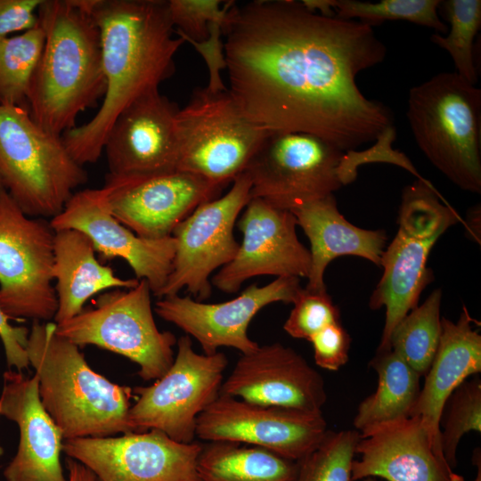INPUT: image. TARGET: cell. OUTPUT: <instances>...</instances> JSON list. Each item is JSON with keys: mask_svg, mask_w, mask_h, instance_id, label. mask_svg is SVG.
Returning a JSON list of instances; mask_svg holds the SVG:
<instances>
[{"mask_svg": "<svg viewBox=\"0 0 481 481\" xmlns=\"http://www.w3.org/2000/svg\"><path fill=\"white\" fill-rule=\"evenodd\" d=\"M222 34L228 90L252 122L310 134L344 151L394 127L392 110L356 84L387 55L371 26L313 12L301 1L258 0L233 2Z\"/></svg>", "mask_w": 481, "mask_h": 481, "instance_id": "1", "label": "cell"}, {"mask_svg": "<svg viewBox=\"0 0 481 481\" xmlns=\"http://www.w3.org/2000/svg\"><path fill=\"white\" fill-rule=\"evenodd\" d=\"M90 12L100 31L106 90L96 114L61 135L82 166L99 159L118 116L174 74L184 43L174 37L167 1L91 0Z\"/></svg>", "mask_w": 481, "mask_h": 481, "instance_id": "2", "label": "cell"}, {"mask_svg": "<svg viewBox=\"0 0 481 481\" xmlns=\"http://www.w3.org/2000/svg\"><path fill=\"white\" fill-rule=\"evenodd\" d=\"M91 0H43L37 10L45 45L28 94L31 118L61 136L75 127L79 113L104 96L98 26Z\"/></svg>", "mask_w": 481, "mask_h": 481, "instance_id": "3", "label": "cell"}, {"mask_svg": "<svg viewBox=\"0 0 481 481\" xmlns=\"http://www.w3.org/2000/svg\"><path fill=\"white\" fill-rule=\"evenodd\" d=\"M26 350L41 402L64 440L134 432L133 388L94 371L79 347L58 335L55 322H33Z\"/></svg>", "mask_w": 481, "mask_h": 481, "instance_id": "4", "label": "cell"}, {"mask_svg": "<svg viewBox=\"0 0 481 481\" xmlns=\"http://www.w3.org/2000/svg\"><path fill=\"white\" fill-rule=\"evenodd\" d=\"M427 159L460 189L481 192V90L443 72L411 88L406 112Z\"/></svg>", "mask_w": 481, "mask_h": 481, "instance_id": "5", "label": "cell"}, {"mask_svg": "<svg viewBox=\"0 0 481 481\" xmlns=\"http://www.w3.org/2000/svg\"><path fill=\"white\" fill-rule=\"evenodd\" d=\"M0 176L30 217L53 218L88 175L62 137L45 131L23 107L0 105Z\"/></svg>", "mask_w": 481, "mask_h": 481, "instance_id": "6", "label": "cell"}, {"mask_svg": "<svg viewBox=\"0 0 481 481\" xmlns=\"http://www.w3.org/2000/svg\"><path fill=\"white\" fill-rule=\"evenodd\" d=\"M458 213L424 188L403 192L398 230L380 260L382 276L371 293L369 306L385 307V323L377 352L390 350L389 338L395 325L418 306L424 289L434 276L428 258L438 239L455 224Z\"/></svg>", "mask_w": 481, "mask_h": 481, "instance_id": "7", "label": "cell"}, {"mask_svg": "<svg viewBox=\"0 0 481 481\" xmlns=\"http://www.w3.org/2000/svg\"><path fill=\"white\" fill-rule=\"evenodd\" d=\"M270 133L244 116L227 88L198 87L175 116L176 169L224 188Z\"/></svg>", "mask_w": 481, "mask_h": 481, "instance_id": "8", "label": "cell"}, {"mask_svg": "<svg viewBox=\"0 0 481 481\" xmlns=\"http://www.w3.org/2000/svg\"><path fill=\"white\" fill-rule=\"evenodd\" d=\"M151 289L145 280L132 289H112L94 299V306L56 323V332L78 347L88 345L120 355L139 366L145 381L161 378L174 362L177 339L155 322Z\"/></svg>", "mask_w": 481, "mask_h": 481, "instance_id": "9", "label": "cell"}, {"mask_svg": "<svg viewBox=\"0 0 481 481\" xmlns=\"http://www.w3.org/2000/svg\"><path fill=\"white\" fill-rule=\"evenodd\" d=\"M54 231L25 215L5 191L0 196V306L10 319H54Z\"/></svg>", "mask_w": 481, "mask_h": 481, "instance_id": "10", "label": "cell"}, {"mask_svg": "<svg viewBox=\"0 0 481 481\" xmlns=\"http://www.w3.org/2000/svg\"><path fill=\"white\" fill-rule=\"evenodd\" d=\"M346 151L315 135L272 132L249 161L250 198L285 210L333 194L346 185Z\"/></svg>", "mask_w": 481, "mask_h": 481, "instance_id": "11", "label": "cell"}, {"mask_svg": "<svg viewBox=\"0 0 481 481\" xmlns=\"http://www.w3.org/2000/svg\"><path fill=\"white\" fill-rule=\"evenodd\" d=\"M172 365L148 387H136L128 414L134 432L157 429L184 444L194 441L199 415L220 394L228 364L222 352L200 355L188 335L177 339Z\"/></svg>", "mask_w": 481, "mask_h": 481, "instance_id": "12", "label": "cell"}, {"mask_svg": "<svg viewBox=\"0 0 481 481\" xmlns=\"http://www.w3.org/2000/svg\"><path fill=\"white\" fill-rule=\"evenodd\" d=\"M232 182L224 196L202 203L175 228L172 270L158 298L178 295L183 288L197 301L210 297L211 273L230 263L239 250L233 228L251 199V180L246 172Z\"/></svg>", "mask_w": 481, "mask_h": 481, "instance_id": "13", "label": "cell"}, {"mask_svg": "<svg viewBox=\"0 0 481 481\" xmlns=\"http://www.w3.org/2000/svg\"><path fill=\"white\" fill-rule=\"evenodd\" d=\"M322 412L268 406L221 395L197 418L196 436L261 447L298 461L322 440Z\"/></svg>", "mask_w": 481, "mask_h": 481, "instance_id": "14", "label": "cell"}, {"mask_svg": "<svg viewBox=\"0 0 481 481\" xmlns=\"http://www.w3.org/2000/svg\"><path fill=\"white\" fill-rule=\"evenodd\" d=\"M202 444L179 443L151 429L119 436L65 439L62 452L87 467L97 481H200Z\"/></svg>", "mask_w": 481, "mask_h": 481, "instance_id": "15", "label": "cell"}, {"mask_svg": "<svg viewBox=\"0 0 481 481\" xmlns=\"http://www.w3.org/2000/svg\"><path fill=\"white\" fill-rule=\"evenodd\" d=\"M112 216L137 236L159 240L223 189L203 177L180 170L115 175L102 186Z\"/></svg>", "mask_w": 481, "mask_h": 481, "instance_id": "16", "label": "cell"}, {"mask_svg": "<svg viewBox=\"0 0 481 481\" xmlns=\"http://www.w3.org/2000/svg\"><path fill=\"white\" fill-rule=\"evenodd\" d=\"M300 289L299 278L277 277L265 286L253 283L225 302L208 304L175 295L161 298L154 310L160 318L194 338L205 355H214L221 346L249 354L259 346L248 335L254 316L275 302L292 304Z\"/></svg>", "mask_w": 481, "mask_h": 481, "instance_id": "17", "label": "cell"}, {"mask_svg": "<svg viewBox=\"0 0 481 481\" xmlns=\"http://www.w3.org/2000/svg\"><path fill=\"white\" fill-rule=\"evenodd\" d=\"M297 219L289 210L259 198L250 199L238 222L243 240L234 258L210 282L224 293L237 292L255 276L307 278L311 255L298 240Z\"/></svg>", "mask_w": 481, "mask_h": 481, "instance_id": "18", "label": "cell"}, {"mask_svg": "<svg viewBox=\"0 0 481 481\" xmlns=\"http://www.w3.org/2000/svg\"><path fill=\"white\" fill-rule=\"evenodd\" d=\"M50 224L53 231L82 232L104 260L116 257L125 260L135 279L145 280L156 297L171 273L175 239L169 236L150 240L137 236L112 216L102 187L75 192L62 211L50 220Z\"/></svg>", "mask_w": 481, "mask_h": 481, "instance_id": "19", "label": "cell"}, {"mask_svg": "<svg viewBox=\"0 0 481 481\" xmlns=\"http://www.w3.org/2000/svg\"><path fill=\"white\" fill-rule=\"evenodd\" d=\"M220 394L307 412H322L327 400L322 375L300 354L279 342L241 354Z\"/></svg>", "mask_w": 481, "mask_h": 481, "instance_id": "20", "label": "cell"}, {"mask_svg": "<svg viewBox=\"0 0 481 481\" xmlns=\"http://www.w3.org/2000/svg\"><path fill=\"white\" fill-rule=\"evenodd\" d=\"M178 110L159 89L129 104L112 124L105 141L109 174L131 175L177 170Z\"/></svg>", "mask_w": 481, "mask_h": 481, "instance_id": "21", "label": "cell"}, {"mask_svg": "<svg viewBox=\"0 0 481 481\" xmlns=\"http://www.w3.org/2000/svg\"><path fill=\"white\" fill-rule=\"evenodd\" d=\"M360 433L352 464V481H446L453 472L436 450L420 419L411 416L368 428Z\"/></svg>", "mask_w": 481, "mask_h": 481, "instance_id": "22", "label": "cell"}, {"mask_svg": "<svg viewBox=\"0 0 481 481\" xmlns=\"http://www.w3.org/2000/svg\"><path fill=\"white\" fill-rule=\"evenodd\" d=\"M0 417L14 421L20 431L17 452L4 470L5 481H67L61 462L64 438L41 402L36 374L4 373Z\"/></svg>", "mask_w": 481, "mask_h": 481, "instance_id": "23", "label": "cell"}, {"mask_svg": "<svg viewBox=\"0 0 481 481\" xmlns=\"http://www.w3.org/2000/svg\"><path fill=\"white\" fill-rule=\"evenodd\" d=\"M477 323L465 306L456 322L441 318L439 345L411 415L420 419L442 457L439 420L444 404L456 387L481 371V335L474 328Z\"/></svg>", "mask_w": 481, "mask_h": 481, "instance_id": "24", "label": "cell"}, {"mask_svg": "<svg viewBox=\"0 0 481 481\" xmlns=\"http://www.w3.org/2000/svg\"><path fill=\"white\" fill-rule=\"evenodd\" d=\"M290 212L310 242L311 269L306 289L326 290L324 272L341 256L359 257L380 266L387 235L384 230L360 228L339 212L334 194L310 201Z\"/></svg>", "mask_w": 481, "mask_h": 481, "instance_id": "25", "label": "cell"}, {"mask_svg": "<svg viewBox=\"0 0 481 481\" xmlns=\"http://www.w3.org/2000/svg\"><path fill=\"white\" fill-rule=\"evenodd\" d=\"M53 275L58 308L54 322L78 314L88 299L112 289H132L139 280L122 279L100 263L91 240L75 229L54 231Z\"/></svg>", "mask_w": 481, "mask_h": 481, "instance_id": "26", "label": "cell"}, {"mask_svg": "<svg viewBox=\"0 0 481 481\" xmlns=\"http://www.w3.org/2000/svg\"><path fill=\"white\" fill-rule=\"evenodd\" d=\"M197 471L200 481H296L298 461L257 446L212 441L202 444Z\"/></svg>", "mask_w": 481, "mask_h": 481, "instance_id": "27", "label": "cell"}, {"mask_svg": "<svg viewBox=\"0 0 481 481\" xmlns=\"http://www.w3.org/2000/svg\"><path fill=\"white\" fill-rule=\"evenodd\" d=\"M370 365L377 372L378 386L357 408L354 426L358 432L411 417L421 387L420 376L391 349L377 352Z\"/></svg>", "mask_w": 481, "mask_h": 481, "instance_id": "28", "label": "cell"}, {"mask_svg": "<svg viewBox=\"0 0 481 481\" xmlns=\"http://www.w3.org/2000/svg\"><path fill=\"white\" fill-rule=\"evenodd\" d=\"M442 289H436L410 311L394 328L389 348L420 377L428 372L436 355L441 332Z\"/></svg>", "mask_w": 481, "mask_h": 481, "instance_id": "29", "label": "cell"}, {"mask_svg": "<svg viewBox=\"0 0 481 481\" xmlns=\"http://www.w3.org/2000/svg\"><path fill=\"white\" fill-rule=\"evenodd\" d=\"M44 45L39 23L20 35L0 37V105L28 109L30 82Z\"/></svg>", "mask_w": 481, "mask_h": 481, "instance_id": "30", "label": "cell"}, {"mask_svg": "<svg viewBox=\"0 0 481 481\" xmlns=\"http://www.w3.org/2000/svg\"><path fill=\"white\" fill-rule=\"evenodd\" d=\"M444 14L450 23L449 33H434L430 40L451 55L455 73L475 86L478 79L475 59L474 40L481 27L480 0L442 1Z\"/></svg>", "mask_w": 481, "mask_h": 481, "instance_id": "31", "label": "cell"}, {"mask_svg": "<svg viewBox=\"0 0 481 481\" xmlns=\"http://www.w3.org/2000/svg\"><path fill=\"white\" fill-rule=\"evenodd\" d=\"M439 0H382L376 3L358 0H330L335 16L358 19L370 26L387 20H405L446 33L448 27L440 20Z\"/></svg>", "mask_w": 481, "mask_h": 481, "instance_id": "32", "label": "cell"}, {"mask_svg": "<svg viewBox=\"0 0 481 481\" xmlns=\"http://www.w3.org/2000/svg\"><path fill=\"white\" fill-rule=\"evenodd\" d=\"M440 445L444 458L452 469L457 466V449L461 437L481 432V381L475 376L466 379L451 394L439 420Z\"/></svg>", "mask_w": 481, "mask_h": 481, "instance_id": "33", "label": "cell"}, {"mask_svg": "<svg viewBox=\"0 0 481 481\" xmlns=\"http://www.w3.org/2000/svg\"><path fill=\"white\" fill-rule=\"evenodd\" d=\"M359 439L356 430H328L321 443L298 461L296 481H352V464Z\"/></svg>", "mask_w": 481, "mask_h": 481, "instance_id": "34", "label": "cell"}, {"mask_svg": "<svg viewBox=\"0 0 481 481\" xmlns=\"http://www.w3.org/2000/svg\"><path fill=\"white\" fill-rule=\"evenodd\" d=\"M293 308L283 324L284 330L292 338L310 340L322 329L340 322V314L326 290L314 291L301 288Z\"/></svg>", "mask_w": 481, "mask_h": 481, "instance_id": "35", "label": "cell"}, {"mask_svg": "<svg viewBox=\"0 0 481 481\" xmlns=\"http://www.w3.org/2000/svg\"><path fill=\"white\" fill-rule=\"evenodd\" d=\"M167 3L178 37L184 42L201 43L208 38L211 23L224 20L233 1L224 2L222 7L219 0H169Z\"/></svg>", "mask_w": 481, "mask_h": 481, "instance_id": "36", "label": "cell"}, {"mask_svg": "<svg viewBox=\"0 0 481 481\" xmlns=\"http://www.w3.org/2000/svg\"><path fill=\"white\" fill-rule=\"evenodd\" d=\"M315 363L327 371H338L348 361L351 338L340 322L327 325L309 340Z\"/></svg>", "mask_w": 481, "mask_h": 481, "instance_id": "37", "label": "cell"}, {"mask_svg": "<svg viewBox=\"0 0 481 481\" xmlns=\"http://www.w3.org/2000/svg\"><path fill=\"white\" fill-rule=\"evenodd\" d=\"M42 1L0 0V37L37 26V10Z\"/></svg>", "mask_w": 481, "mask_h": 481, "instance_id": "38", "label": "cell"}, {"mask_svg": "<svg viewBox=\"0 0 481 481\" xmlns=\"http://www.w3.org/2000/svg\"><path fill=\"white\" fill-rule=\"evenodd\" d=\"M29 333V330L26 327L12 325L10 318L0 306V338L6 362L10 368H15L18 371L29 366L26 350Z\"/></svg>", "mask_w": 481, "mask_h": 481, "instance_id": "39", "label": "cell"}, {"mask_svg": "<svg viewBox=\"0 0 481 481\" xmlns=\"http://www.w3.org/2000/svg\"><path fill=\"white\" fill-rule=\"evenodd\" d=\"M65 466L68 470L67 481H97L92 470L72 458L66 459Z\"/></svg>", "mask_w": 481, "mask_h": 481, "instance_id": "40", "label": "cell"}, {"mask_svg": "<svg viewBox=\"0 0 481 481\" xmlns=\"http://www.w3.org/2000/svg\"><path fill=\"white\" fill-rule=\"evenodd\" d=\"M468 222L465 223L468 232L471 233V237L476 240L480 242V238L477 236V233L480 231L477 230V220H480V206H475L469 212L468 216ZM480 236V233H478Z\"/></svg>", "mask_w": 481, "mask_h": 481, "instance_id": "41", "label": "cell"}, {"mask_svg": "<svg viewBox=\"0 0 481 481\" xmlns=\"http://www.w3.org/2000/svg\"><path fill=\"white\" fill-rule=\"evenodd\" d=\"M473 462L477 465V467H478L477 474V476H476V477H475V479L473 481H481V461H480V454L479 453H478V455L477 454L474 455ZM446 481H464V477L462 476H461L458 478L450 479V480H446Z\"/></svg>", "mask_w": 481, "mask_h": 481, "instance_id": "42", "label": "cell"}, {"mask_svg": "<svg viewBox=\"0 0 481 481\" xmlns=\"http://www.w3.org/2000/svg\"><path fill=\"white\" fill-rule=\"evenodd\" d=\"M5 191H6V190H5V188H4V183H3L2 178H1V176H0V196H1L2 193H3L4 192H5Z\"/></svg>", "mask_w": 481, "mask_h": 481, "instance_id": "43", "label": "cell"}, {"mask_svg": "<svg viewBox=\"0 0 481 481\" xmlns=\"http://www.w3.org/2000/svg\"><path fill=\"white\" fill-rule=\"evenodd\" d=\"M363 481H379V480H378L375 477H368V478L363 479Z\"/></svg>", "mask_w": 481, "mask_h": 481, "instance_id": "44", "label": "cell"}]
</instances>
